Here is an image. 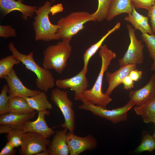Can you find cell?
<instances>
[{
  "label": "cell",
  "mask_w": 155,
  "mask_h": 155,
  "mask_svg": "<svg viewBox=\"0 0 155 155\" xmlns=\"http://www.w3.org/2000/svg\"><path fill=\"white\" fill-rule=\"evenodd\" d=\"M17 36L15 29L9 25H0V36L5 38Z\"/></svg>",
  "instance_id": "32"
},
{
  "label": "cell",
  "mask_w": 155,
  "mask_h": 155,
  "mask_svg": "<svg viewBox=\"0 0 155 155\" xmlns=\"http://www.w3.org/2000/svg\"><path fill=\"white\" fill-rule=\"evenodd\" d=\"M146 123H148L151 122L155 123V116L148 119L143 121Z\"/></svg>",
  "instance_id": "38"
},
{
  "label": "cell",
  "mask_w": 155,
  "mask_h": 155,
  "mask_svg": "<svg viewBox=\"0 0 155 155\" xmlns=\"http://www.w3.org/2000/svg\"><path fill=\"white\" fill-rule=\"evenodd\" d=\"M23 0H0V9L3 16H5L14 11H20L22 18L24 21L32 17L38 9L36 6L26 5Z\"/></svg>",
  "instance_id": "14"
},
{
  "label": "cell",
  "mask_w": 155,
  "mask_h": 155,
  "mask_svg": "<svg viewBox=\"0 0 155 155\" xmlns=\"http://www.w3.org/2000/svg\"><path fill=\"white\" fill-rule=\"evenodd\" d=\"M88 70L82 69L77 74L70 78L59 79L55 82V85L59 89L70 88L74 92V99L76 101H84L83 94L88 89V82L86 76Z\"/></svg>",
  "instance_id": "9"
},
{
  "label": "cell",
  "mask_w": 155,
  "mask_h": 155,
  "mask_svg": "<svg viewBox=\"0 0 155 155\" xmlns=\"http://www.w3.org/2000/svg\"><path fill=\"white\" fill-rule=\"evenodd\" d=\"M153 137L154 138V140H155V130L154 132V133L153 135H152Z\"/></svg>",
  "instance_id": "40"
},
{
  "label": "cell",
  "mask_w": 155,
  "mask_h": 155,
  "mask_svg": "<svg viewBox=\"0 0 155 155\" xmlns=\"http://www.w3.org/2000/svg\"><path fill=\"white\" fill-rule=\"evenodd\" d=\"M136 67L137 65L130 64L120 66L119 69L113 72H106V77L108 87L105 94L109 96L111 94L114 90L122 84L124 78Z\"/></svg>",
  "instance_id": "17"
},
{
  "label": "cell",
  "mask_w": 155,
  "mask_h": 155,
  "mask_svg": "<svg viewBox=\"0 0 155 155\" xmlns=\"http://www.w3.org/2000/svg\"><path fill=\"white\" fill-rule=\"evenodd\" d=\"M132 11L131 0H112L106 20L110 21L118 15L124 13L131 14Z\"/></svg>",
  "instance_id": "20"
},
{
  "label": "cell",
  "mask_w": 155,
  "mask_h": 155,
  "mask_svg": "<svg viewBox=\"0 0 155 155\" xmlns=\"http://www.w3.org/2000/svg\"><path fill=\"white\" fill-rule=\"evenodd\" d=\"M135 105L129 100L125 105L111 110L102 106L87 102L78 106L80 109L89 111L93 115L105 119L115 124L127 119V112Z\"/></svg>",
  "instance_id": "7"
},
{
  "label": "cell",
  "mask_w": 155,
  "mask_h": 155,
  "mask_svg": "<svg viewBox=\"0 0 155 155\" xmlns=\"http://www.w3.org/2000/svg\"><path fill=\"white\" fill-rule=\"evenodd\" d=\"M130 101L136 106H139L155 98V73L152 75L147 84L139 89L131 90Z\"/></svg>",
  "instance_id": "15"
},
{
  "label": "cell",
  "mask_w": 155,
  "mask_h": 155,
  "mask_svg": "<svg viewBox=\"0 0 155 155\" xmlns=\"http://www.w3.org/2000/svg\"><path fill=\"white\" fill-rule=\"evenodd\" d=\"M14 129H15L9 125H1L0 126V133L8 134L12 130Z\"/></svg>",
  "instance_id": "37"
},
{
  "label": "cell",
  "mask_w": 155,
  "mask_h": 155,
  "mask_svg": "<svg viewBox=\"0 0 155 155\" xmlns=\"http://www.w3.org/2000/svg\"><path fill=\"white\" fill-rule=\"evenodd\" d=\"M24 145L19 151V154L32 155L47 149L51 141L42 135L34 132L24 133Z\"/></svg>",
  "instance_id": "10"
},
{
  "label": "cell",
  "mask_w": 155,
  "mask_h": 155,
  "mask_svg": "<svg viewBox=\"0 0 155 155\" xmlns=\"http://www.w3.org/2000/svg\"><path fill=\"white\" fill-rule=\"evenodd\" d=\"M8 47L12 55L36 75L35 83L37 87L41 91L47 92L53 88L55 84V79L49 69L40 66L35 61L34 52H31L26 55L21 53L14 46L13 42H10Z\"/></svg>",
  "instance_id": "2"
},
{
  "label": "cell",
  "mask_w": 155,
  "mask_h": 155,
  "mask_svg": "<svg viewBox=\"0 0 155 155\" xmlns=\"http://www.w3.org/2000/svg\"><path fill=\"white\" fill-rule=\"evenodd\" d=\"M51 100L59 108L64 117V122L59 126L73 132L75 128V112L72 108L73 103L69 98L67 92L59 88L53 89L51 93Z\"/></svg>",
  "instance_id": "6"
},
{
  "label": "cell",
  "mask_w": 155,
  "mask_h": 155,
  "mask_svg": "<svg viewBox=\"0 0 155 155\" xmlns=\"http://www.w3.org/2000/svg\"><path fill=\"white\" fill-rule=\"evenodd\" d=\"M148 14L150 19L152 31L155 34V3L148 10Z\"/></svg>",
  "instance_id": "34"
},
{
  "label": "cell",
  "mask_w": 155,
  "mask_h": 155,
  "mask_svg": "<svg viewBox=\"0 0 155 155\" xmlns=\"http://www.w3.org/2000/svg\"><path fill=\"white\" fill-rule=\"evenodd\" d=\"M7 83L9 88L8 95L10 99L16 96L29 97L34 96L40 91L29 89L23 84L13 69L7 75L3 78Z\"/></svg>",
  "instance_id": "12"
},
{
  "label": "cell",
  "mask_w": 155,
  "mask_h": 155,
  "mask_svg": "<svg viewBox=\"0 0 155 155\" xmlns=\"http://www.w3.org/2000/svg\"><path fill=\"white\" fill-rule=\"evenodd\" d=\"M66 128L56 131L52 140L47 148L49 155H68L69 148L67 140Z\"/></svg>",
  "instance_id": "16"
},
{
  "label": "cell",
  "mask_w": 155,
  "mask_h": 155,
  "mask_svg": "<svg viewBox=\"0 0 155 155\" xmlns=\"http://www.w3.org/2000/svg\"><path fill=\"white\" fill-rule=\"evenodd\" d=\"M122 84H123L124 89L127 90H130L134 87V81L131 79L129 75L124 78L122 82Z\"/></svg>",
  "instance_id": "36"
},
{
  "label": "cell",
  "mask_w": 155,
  "mask_h": 155,
  "mask_svg": "<svg viewBox=\"0 0 155 155\" xmlns=\"http://www.w3.org/2000/svg\"><path fill=\"white\" fill-rule=\"evenodd\" d=\"M134 110L143 121L155 116V98L142 105L136 106Z\"/></svg>",
  "instance_id": "24"
},
{
  "label": "cell",
  "mask_w": 155,
  "mask_h": 155,
  "mask_svg": "<svg viewBox=\"0 0 155 155\" xmlns=\"http://www.w3.org/2000/svg\"><path fill=\"white\" fill-rule=\"evenodd\" d=\"M51 3L46 1L36 10L33 25L36 41L47 42L60 39L57 33L59 26L52 24L49 19V15L51 12Z\"/></svg>",
  "instance_id": "3"
},
{
  "label": "cell",
  "mask_w": 155,
  "mask_h": 155,
  "mask_svg": "<svg viewBox=\"0 0 155 155\" xmlns=\"http://www.w3.org/2000/svg\"><path fill=\"white\" fill-rule=\"evenodd\" d=\"M142 71L138 70L136 69L132 70L129 75L133 81L137 82L142 78Z\"/></svg>",
  "instance_id": "35"
},
{
  "label": "cell",
  "mask_w": 155,
  "mask_h": 155,
  "mask_svg": "<svg viewBox=\"0 0 155 155\" xmlns=\"http://www.w3.org/2000/svg\"><path fill=\"white\" fill-rule=\"evenodd\" d=\"M8 107L9 112L27 113L35 111L31 108L24 97L18 96L10 99Z\"/></svg>",
  "instance_id": "23"
},
{
  "label": "cell",
  "mask_w": 155,
  "mask_h": 155,
  "mask_svg": "<svg viewBox=\"0 0 155 155\" xmlns=\"http://www.w3.org/2000/svg\"><path fill=\"white\" fill-rule=\"evenodd\" d=\"M90 21L95 22L91 14L88 12H72L57 21L59 28L57 34L62 40L70 42L74 36L84 28V24Z\"/></svg>",
  "instance_id": "5"
},
{
  "label": "cell",
  "mask_w": 155,
  "mask_h": 155,
  "mask_svg": "<svg viewBox=\"0 0 155 155\" xmlns=\"http://www.w3.org/2000/svg\"><path fill=\"white\" fill-rule=\"evenodd\" d=\"M135 9H144L148 11L155 3V0H131Z\"/></svg>",
  "instance_id": "31"
},
{
  "label": "cell",
  "mask_w": 155,
  "mask_h": 155,
  "mask_svg": "<svg viewBox=\"0 0 155 155\" xmlns=\"http://www.w3.org/2000/svg\"><path fill=\"white\" fill-rule=\"evenodd\" d=\"M67 136L70 155H78L86 150H92L98 145L97 140L91 134L81 137L68 131Z\"/></svg>",
  "instance_id": "11"
},
{
  "label": "cell",
  "mask_w": 155,
  "mask_h": 155,
  "mask_svg": "<svg viewBox=\"0 0 155 155\" xmlns=\"http://www.w3.org/2000/svg\"><path fill=\"white\" fill-rule=\"evenodd\" d=\"M155 150V140L152 136L147 132L144 133L141 142L135 152L140 153L145 151L150 152Z\"/></svg>",
  "instance_id": "28"
},
{
  "label": "cell",
  "mask_w": 155,
  "mask_h": 155,
  "mask_svg": "<svg viewBox=\"0 0 155 155\" xmlns=\"http://www.w3.org/2000/svg\"><path fill=\"white\" fill-rule=\"evenodd\" d=\"M121 23L119 22L107 32L97 42L92 45L87 49L83 55L84 65L83 69L88 70V67L89 61L92 56L96 53L98 49L101 46L105 39L111 34L118 30L121 26Z\"/></svg>",
  "instance_id": "22"
},
{
  "label": "cell",
  "mask_w": 155,
  "mask_h": 155,
  "mask_svg": "<svg viewBox=\"0 0 155 155\" xmlns=\"http://www.w3.org/2000/svg\"><path fill=\"white\" fill-rule=\"evenodd\" d=\"M99 56L101 58L100 71L92 87L87 89L83 94L84 101L106 108L107 105L112 100L109 95L103 93L102 87L104 73L107 70L111 61L116 58V53L104 45L100 48Z\"/></svg>",
  "instance_id": "1"
},
{
  "label": "cell",
  "mask_w": 155,
  "mask_h": 155,
  "mask_svg": "<svg viewBox=\"0 0 155 155\" xmlns=\"http://www.w3.org/2000/svg\"><path fill=\"white\" fill-rule=\"evenodd\" d=\"M11 143L8 142L5 146L2 149L0 155H14L16 153V151Z\"/></svg>",
  "instance_id": "33"
},
{
  "label": "cell",
  "mask_w": 155,
  "mask_h": 155,
  "mask_svg": "<svg viewBox=\"0 0 155 155\" xmlns=\"http://www.w3.org/2000/svg\"><path fill=\"white\" fill-rule=\"evenodd\" d=\"M21 62L17 59L12 55L4 57L0 60V78L8 74L15 65Z\"/></svg>",
  "instance_id": "26"
},
{
  "label": "cell",
  "mask_w": 155,
  "mask_h": 155,
  "mask_svg": "<svg viewBox=\"0 0 155 155\" xmlns=\"http://www.w3.org/2000/svg\"><path fill=\"white\" fill-rule=\"evenodd\" d=\"M112 0H98V5L96 11L91 14L95 21L101 22L106 19Z\"/></svg>",
  "instance_id": "25"
},
{
  "label": "cell",
  "mask_w": 155,
  "mask_h": 155,
  "mask_svg": "<svg viewBox=\"0 0 155 155\" xmlns=\"http://www.w3.org/2000/svg\"><path fill=\"white\" fill-rule=\"evenodd\" d=\"M126 26L130 42L124 56L119 60V64L120 66L130 64H142L144 60V44L142 40H138L137 38L135 29L132 26L127 24Z\"/></svg>",
  "instance_id": "8"
},
{
  "label": "cell",
  "mask_w": 155,
  "mask_h": 155,
  "mask_svg": "<svg viewBox=\"0 0 155 155\" xmlns=\"http://www.w3.org/2000/svg\"><path fill=\"white\" fill-rule=\"evenodd\" d=\"M38 115L36 120L32 121L30 120L24 122L22 126L23 133L34 132L40 134L47 138H50L56 131L49 127L45 120L46 115L50 114L49 110L38 112Z\"/></svg>",
  "instance_id": "13"
},
{
  "label": "cell",
  "mask_w": 155,
  "mask_h": 155,
  "mask_svg": "<svg viewBox=\"0 0 155 155\" xmlns=\"http://www.w3.org/2000/svg\"><path fill=\"white\" fill-rule=\"evenodd\" d=\"M9 88L7 84H5L0 94V115L4 114L9 112L8 105L10 99L7 96Z\"/></svg>",
  "instance_id": "30"
},
{
  "label": "cell",
  "mask_w": 155,
  "mask_h": 155,
  "mask_svg": "<svg viewBox=\"0 0 155 155\" xmlns=\"http://www.w3.org/2000/svg\"><path fill=\"white\" fill-rule=\"evenodd\" d=\"M46 93L44 92L40 91L38 93L32 96L23 97L34 110L38 112L51 110L53 106L48 100V97Z\"/></svg>",
  "instance_id": "21"
},
{
  "label": "cell",
  "mask_w": 155,
  "mask_h": 155,
  "mask_svg": "<svg viewBox=\"0 0 155 155\" xmlns=\"http://www.w3.org/2000/svg\"><path fill=\"white\" fill-rule=\"evenodd\" d=\"M35 155H49L48 150H44L41 152L38 153Z\"/></svg>",
  "instance_id": "39"
},
{
  "label": "cell",
  "mask_w": 155,
  "mask_h": 155,
  "mask_svg": "<svg viewBox=\"0 0 155 155\" xmlns=\"http://www.w3.org/2000/svg\"><path fill=\"white\" fill-rule=\"evenodd\" d=\"M141 36L142 41L145 43L149 55L153 60L151 70L155 71V34L150 35L144 33L142 34Z\"/></svg>",
  "instance_id": "27"
},
{
  "label": "cell",
  "mask_w": 155,
  "mask_h": 155,
  "mask_svg": "<svg viewBox=\"0 0 155 155\" xmlns=\"http://www.w3.org/2000/svg\"><path fill=\"white\" fill-rule=\"evenodd\" d=\"M148 16H145L138 13L132 6L131 14L125 17L124 20L130 22L135 30H138L142 34H154L151 27L148 23Z\"/></svg>",
  "instance_id": "19"
},
{
  "label": "cell",
  "mask_w": 155,
  "mask_h": 155,
  "mask_svg": "<svg viewBox=\"0 0 155 155\" xmlns=\"http://www.w3.org/2000/svg\"><path fill=\"white\" fill-rule=\"evenodd\" d=\"M8 142L15 148L20 146L22 147L24 143V133L20 130L14 129L10 132L6 136Z\"/></svg>",
  "instance_id": "29"
},
{
  "label": "cell",
  "mask_w": 155,
  "mask_h": 155,
  "mask_svg": "<svg viewBox=\"0 0 155 155\" xmlns=\"http://www.w3.org/2000/svg\"><path fill=\"white\" fill-rule=\"evenodd\" d=\"M72 50V46L69 41L62 40L48 46L43 52V67L49 70L54 69L61 74L66 66Z\"/></svg>",
  "instance_id": "4"
},
{
  "label": "cell",
  "mask_w": 155,
  "mask_h": 155,
  "mask_svg": "<svg viewBox=\"0 0 155 155\" xmlns=\"http://www.w3.org/2000/svg\"><path fill=\"white\" fill-rule=\"evenodd\" d=\"M36 113L34 111L27 113L10 112L1 115L0 116V125H8L15 129L22 131V126L24 123L33 118Z\"/></svg>",
  "instance_id": "18"
},
{
  "label": "cell",
  "mask_w": 155,
  "mask_h": 155,
  "mask_svg": "<svg viewBox=\"0 0 155 155\" xmlns=\"http://www.w3.org/2000/svg\"><path fill=\"white\" fill-rule=\"evenodd\" d=\"M55 0H51V2L52 3H53L55 1Z\"/></svg>",
  "instance_id": "41"
}]
</instances>
